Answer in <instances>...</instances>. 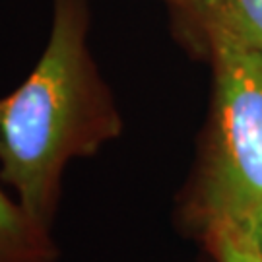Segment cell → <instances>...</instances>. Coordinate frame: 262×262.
Wrapping results in <instances>:
<instances>
[{
  "label": "cell",
  "mask_w": 262,
  "mask_h": 262,
  "mask_svg": "<svg viewBox=\"0 0 262 262\" xmlns=\"http://www.w3.org/2000/svg\"><path fill=\"white\" fill-rule=\"evenodd\" d=\"M85 33L84 0H55L43 55L12 94L0 97V181L49 229L66 165L121 134V117Z\"/></svg>",
  "instance_id": "obj_1"
},
{
  "label": "cell",
  "mask_w": 262,
  "mask_h": 262,
  "mask_svg": "<svg viewBox=\"0 0 262 262\" xmlns=\"http://www.w3.org/2000/svg\"><path fill=\"white\" fill-rule=\"evenodd\" d=\"M208 241L214 247L217 262H262L258 249L231 239L227 235H212L208 237Z\"/></svg>",
  "instance_id": "obj_5"
},
{
  "label": "cell",
  "mask_w": 262,
  "mask_h": 262,
  "mask_svg": "<svg viewBox=\"0 0 262 262\" xmlns=\"http://www.w3.org/2000/svg\"><path fill=\"white\" fill-rule=\"evenodd\" d=\"M260 258H262V247H260Z\"/></svg>",
  "instance_id": "obj_7"
},
{
  "label": "cell",
  "mask_w": 262,
  "mask_h": 262,
  "mask_svg": "<svg viewBox=\"0 0 262 262\" xmlns=\"http://www.w3.org/2000/svg\"><path fill=\"white\" fill-rule=\"evenodd\" d=\"M235 24L262 51V0H224Z\"/></svg>",
  "instance_id": "obj_4"
},
{
  "label": "cell",
  "mask_w": 262,
  "mask_h": 262,
  "mask_svg": "<svg viewBox=\"0 0 262 262\" xmlns=\"http://www.w3.org/2000/svg\"><path fill=\"white\" fill-rule=\"evenodd\" d=\"M214 64V136L198 185L206 235L262 247V51L224 0H198Z\"/></svg>",
  "instance_id": "obj_2"
},
{
  "label": "cell",
  "mask_w": 262,
  "mask_h": 262,
  "mask_svg": "<svg viewBox=\"0 0 262 262\" xmlns=\"http://www.w3.org/2000/svg\"><path fill=\"white\" fill-rule=\"evenodd\" d=\"M58 247L53 229L39 224L19 200L0 187V262H55Z\"/></svg>",
  "instance_id": "obj_3"
},
{
  "label": "cell",
  "mask_w": 262,
  "mask_h": 262,
  "mask_svg": "<svg viewBox=\"0 0 262 262\" xmlns=\"http://www.w3.org/2000/svg\"><path fill=\"white\" fill-rule=\"evenodd\" d=\"M171 2H177V4H198V0H171Z\"/></svg>",
  "instance_id": "obj_6"
}]
</instances>
